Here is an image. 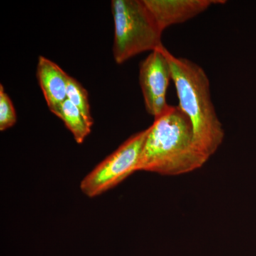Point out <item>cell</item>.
Wrapping results in <instances>:
<instances>
[{
	"label": "cell",
	"mask_w": 256,
	"mask_h": 256,
	"mask_svg": "<svg viewBox=\"0 0 256 256\" xmlns=\"http://www.w3.org/2000/svg\"><path fill=\"white\" fill-rule=\"evenodd\" d=\"M67 99L76 107L78 108L90 124H94V121L90 114V104L87 90L82 87L80 82L70 76L68 77L67 87Z\"/></svg>",
	"instance_id": "cell-9"
},
{
	"label": "cell",
	"mask_w": 256,
	"mask_h": 256,
	"mask_svg": "<svg viewBox=\"0 0 256 256\" xmlns=\"http://www.w3.org/2000/svg\"><path fill=\"white\" fill-rule=\"evenodd\" d=\"M36 77L50 111L66 100L69 76L56 64L40 56Z\"/></svg>",
	"instance_id": "cell-7"
},
{
	"label": "cell",
	"mask_w": 256,
	"mask_h": 256,
	"mask_svg": "<svg viewBox=\"0 0 256 256\" xmlns=\"http://www.w3.org/2000/svg\"><path fill=\"white\" fill-rule=\"evenodd\" d=\"M148 131L149 128L132 134L82 178V193L90 198L99 196L137 172Z\"/></svg>",
	"instance_id": "cell-4"
},
{
	"label": "cell",
	"mask_w": 256,
	"mask_h": 256,
	"mask_svg": "<svg viewBox=\"0 0 256 256\" xmlns=\"http://www.w3.org/2000/svg\"><path fill=\"white\" fill-rule=\"evenodd\" d=\"M161 50L170 64L178 106L191 121L196 144L210 158L223 142L225 133L212 102L210 79L195 62L175 56L164 46Z\"/></svg>",
	"instance_id": "cell-2"
},
{
	"label": "cell",
	"mask_w": 256,
	"mask_h": 256,
	"mask_svg": "<svg viewBox=\"0 0 256 256\" xmlns=\"http://www.w3.org/2000/svg\"><path fill=\"white\" fill-rule=\"evenodd\" d=\"M161 48L152 52L140 64V86L144 106L146 112L154 119L164 114L170 106L166 95L172 80L171 68Z\"/></svg>",
	"instance_id": "cell-5"
},
{
	"label": "cell",
	"mask_w": 256,
	"mask_h": 256,
	"mask_svg": "<svg viewBox=\"0 0 256 256\" xmlns=\"http://www.w3.org/2000/svg\"><path fill=\"white\" fill-rule=\"evenodd\" d=\"M114 43L116 63L124 64L143 52L164 46L163 31L144 0H112Z\"/></svg>",
	"instance_id": "cell-3"
},
{
	"label": "cell",
	"mask_w": 256,
	"mask_h": 256,
	"mask_svg": "<svg viewBox=\"0 0 256 256\" xmlns=\"http://www.w3.org/2000/svg\"><path fill=\"white\" fill-rule=\"evenodd\" d=\"M16 122V111L10 96L0 84V130L4 131L14 126Z\"/></svg>",
	"instance_id": "cell-10"
},
{
	"label": "cell",
	"mask_w": 256,
	"mask_h": 256,
	"mask_svg": "<svg viewBox=\"0 0 256 256\" xmlns=\"http://www.w3.org/2000/svg\"><path fill=\"white\" fill-rule=\"evenodd\" d=\"M50 112L63 121L78 144H82L90 134L92 124L68 99Z\"/></svg>",
	"instance_id": "cell-8"
},
{
	"label": "cell",
	"mask_w": 256,
	"mask_h": 256,
	"mask_svg": "<svg viewBox=\"0 0 256 256\" xmlns=\"http://www.w3.org/2000/svg\"><path fill=\"white\" fill-rule=\"evenodd\" d=\"M210 158L196 144L188 116L170 106L149 128L137 172L178 176L200 169Z\"/></svg>",
	"instance_id": "cell-1"
},
{
	"label": "cell",
	"mask_w": 256,
	"mask_h": 256,
	"mask_svg": "<svg viewBox=\"0 0 256 256\" xmlns=\"http://www.w3.org/2000/svg\"><path fill=\"white\" fill-rule=\"evenodd\" d=\"M163 32L172 25L186 22L222 0H144Z\"/></svg>",
	"instance_id": "cell-6"
}]
</instances>
